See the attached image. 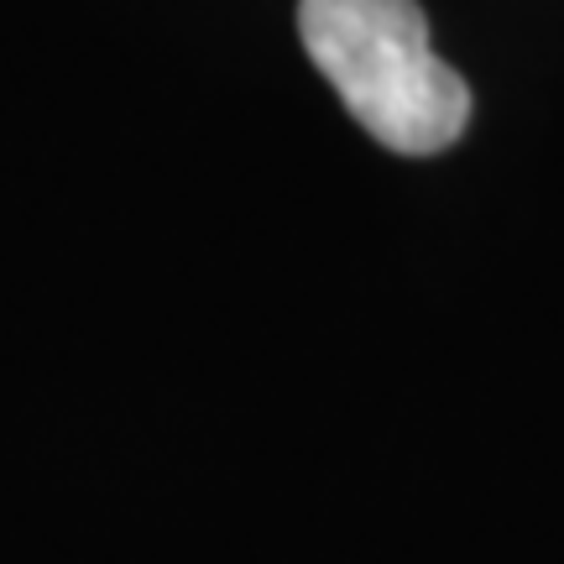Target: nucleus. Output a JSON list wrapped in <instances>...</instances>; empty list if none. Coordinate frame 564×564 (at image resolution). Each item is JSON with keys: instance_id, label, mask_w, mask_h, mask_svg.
I'll use <instances>...</instances> for the list:
<instances>
[{"instance_id": "f257e3e1", "label": "nucleus", "mask_w": 564, "mask_h": 564, "mask_svg": "<svg viewBox=\"0 0 564 564\" xmlns=\"http://www.w3.org/2000/svg\"><path fill=\"white\" fill-rule=\"evenodd\" d=\"M299 37L382 147L429 158L460 141L470 89L429 47L419 0H299Z\"/></svg>"}]
</instances>
